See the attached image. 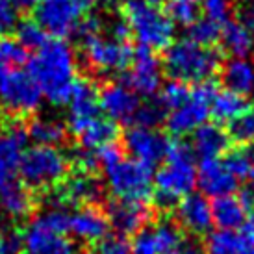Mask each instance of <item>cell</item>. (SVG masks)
I'll return each mask as SVG.
<instances>
[{"label": "cell", "mask_w": 254, "mask_h": 254, "mask_svg": "<svg viewBox=\"0 0 254 254\" xmlns=\"http://www.w3.org/2000/svg\"><path fill=\"white\" fill-rule=\"evenodd\" d=\"M76 69L74 50L64 39H47L28 60L30 76L39 85L43 97L56 106H65L71 99Z\"/></svg>", "instance_id": "obj_1"}, {"label": "cell", "mask_w": 254, "mask_h": 254, "mask_svg": "<svg viewBox=\"0 0 254 254\" xmlns=\"http://www.w3.org/2000/svg\"><path fill=\"white\" fill-rule=\"evenodd\" d=\"M167 163L154 177V200L162 210H171L197 186V169L193 163V150L182 141H171Z\"/></svg>", "instance_id": "obj_2"}, {"label": "cell", "mask_w": 254, "mask_h": 254, "mask_svg": "<svg viewBox=\"0 0 254 254\" xmlns=\"http://www.w3.org/2000/svg\"><path fill=\"white\" fill-rule=\"evenodd\" d=\"M221 65V56L210 47H202L190 37L171 43L165 49L163 69L173 80L180 82H204L210 80Z\"/></svg>", "instance_id": "obj_3"}, {"label": "cell", "mask_w": 254, "mask_h": 254, "mask_svg": "<svg viewBox=\"0 0 254 254\" xmlns=\"http://www.w3.org/2000/svg\"><path fill=\"white\" fill-rule=\"evenodd\" d=\"M123 15L139 47L165 50L175 37V22L167 13L148 0H125Z\"/></svg>", "instance_id": "obj_4"}, {"label": "cell", "mask_w": 254, "mask_h": 254, "mask_svg": "<svg viewBox=\"0 0 254 254\" xmlns=\"http://www.w3.org/2000/svg\"><path fill=\"white\" fill-rule=\"evenodd\" d=\"M71 162L58 147L34 145L24 150L17 171L21 182L32 191H45L56 188L69 175Z\"/></svg>", "instance_id": "obj_5"}, {"label": "cell", "mask_w": 254, "mask_h": 254, "mask_svg": "<svg viewBox=\"0 0 254 254\" xmlns=\"http://www.w3.org/2000/svg\"><path fill=\"white\" fill-rule=\"evenodd\" d=\"M106 186L121 200L148 202L152 195V167L137 160H119L106 167Z\"/></svg>", "instance_id": "obj_6"}, {"label": "cell", "mask_w": 254, "mask_h": 254, "mask_svg": "<svg viewBox=\"0 0 254 254\" xmlns=\"http://www.w3.org/2000/svg\"><path fill=\"white\" fill-rule=\"evenodd\" d=\"M41 102L43 93L30 72L15 69L0 76V106L13 119L34 115Z\"/></svg>", "instance_id": "obj_7"}, {"label": "cell", "mask_w": 254, "mask_h": 254, "mask_svg": "<svg viewBox=\"0 0 254 254\" xmlns=\"http://www.w3.org/2000/svg\"><path fill=\"white\" fill-rule=\"evenodd\" d=\"M215 93V84L210 80L198 82L195 87H191L190 99L178 108L171 110L169 115L165 117V127L169 134L182 137L193 134L198 127H202L210 117V104Z\"/></svg>", "instance_id": "obj_8"}, {"label": "cell", "mask_w": 254, "mask_h": 254, "mask_svg": "<svg viewBox=\"0 0 254 254\" xmlns=\"http://www.w3.org/2000/svg\"><path fill=\"white\" fill-rule=\"evenodd\" d=\"M84 60L87 67L95 72H119L125 71L134 56V50L127 41H119L113 37L99 36L89 37L82 43Z\"/></svg>", "instance_id": "obj_9"}, {"label": "cell", "mask_w": 254, "mask_h": 254, "mask_svg": "<svg viewBox=\"0 0 254 254\" xmlns=\"http://www.w3.org/2000/svg\"><path fill=\"white\" fill-rule=\"evenodd\" d=\"M80 19L82 11L74 0H37L34 6V21L45 30L47 36L56 39L74 34Z\"/></svg>", "instance_id": "obj_10"}, {"label": "cell", "mask_w": 254, "mask_h": 254, "mask_svg": "<svg viewBox=\"0 0 254 254\" xmlns=\"http://www.w3.org/2000/svg\"><path fill=\"white\" fill-rule=\"evenodd\" d=\"M125 84L137 95L152 97L162 85V64L154 56V50L139 47L134 50L130 71L125 74Z\"/></svg>", "instance_id": "obj_11"}, {"label": "cell", "mask_w": 254, "mask_h": 254, "mask_svg": "<svg viewBox=\"0 0 254 254\" xmlns=\"http://www.w3.org/2000/svg\"><path fill=\"white\" fill-rule=\"evenodd\" d=\"M169 145L171 139L160 134L156 128L134 127L125 134V147L123 148L128 150L134 160L152 167L167 156Z\"/></svg>", "instance_id": "obj_12"}, {"label": "cell", "mask_w": 254, "mask_h": 254, "mask_svg": "<svg viewBox=\"0 0 254 254\" xmlns=\"http://www.w3.org/2000/svg\"><path fill=\"white\" fill-rule=\"evenodd\" d=\"M22 254H76V245L36 217L22 234Z\"/></svg>", "instance_id": "obj_13"}, {"label": "cell", "mask_w": 254, "mask_h": 254, "mask_svg": "<svg viewBox=\"0 0 254 254\" xmlns=\"http://www.w3.org/2000/svg\"><path fill=\"white\" fill-rule=\"evenodd\" d=\"M139 104V95L121 82L106 84L99 93V108L113 123H132Z\"/></svg>", "instance_id": "obj_14"}, {"label": "cell", "mask_w": 254, "mask_h": 254, "mask_svg": "<svg viewBox=\"0 0 254 254\" xmlns=\"http://www.w3.org/2000/svg\"><path fill=\"white\" fill-rule=\"evenodd\" d=\"M67 106H69V119H67L69 130L76 135L82 128L99 117V93L93 82L85 78H76Z\"/></svg>", "instance_id": "obj_15"}, {"label": "cell", "mask_w": 254, "mask_h": 254, "mask_svg": "<svg viewBox=\"0 0 254 254\" xmlns=\"http://www.w3.org/2000/svg\"><path fill=\"white\" fill-rule=\"evenodd\" d=\"M106 215L110 226H113L121 236H128L145 228V225L152 219V210L147 206V202L117 198L108 204Z\"/></svg>", "instance_id": "obj_16"}, {"label": "cell", "mask_w": 254, "mask_h": 254, "mask_svg": "<svg viewBox=\"0 0 254 254\" xmlns=\"http://www.w3.org/2000/svg\"><path fill=\"white\" fill-rule=\"evenodd\" d=\"M110 221L95 204H85L69 215V232L84 243H100L108 236Z\"/></svg>", "instance_id": "obj_17"}, {"label": "cell", "mask_w": 254, "mask_h": 254, "mask_svg": "<svg viewBox=\"0 0 254 254\" xmlns=\"http://www.w3.org/2000/svg\"><path fill=\"white\" fill-rule=\"evenodd\" d=\"M197 186L204 195L219 198L232 195L238 188V180L226 169L225 163L219 162L217 158H210L200 162V167L197 171Z\"/></svg>", "instance_id": "obj_18"}, {"label": "cell", "mask_w": 254, "mask_h": 254, "mask_svg": "<svg viewBox=\"0 0 254 254\" xmlns=\"http://www.w3.org/2000/svg\"><path fill=\"white\" fill-rule=\"evenodd\" d=\"M26 139L28 130L21 121L11 119L0 132V178L11 177L17 171Z\"/></svg>", "instance_id": "obj_19"}, {"label": "cell", "mask_w": 254, "mask_h": 254, "mask_svg": "<svg viewBox=\"0 0 254 254\" xmlns=\"http://www.w3.org/2000/svg\"><path fill=\"white\" fill-rule=\"evenodd\" d=\"M177 217L191 234H206L213 225L212 204L204 195L190 193L177 204Z\"/></svg>", "instance_id": "obj_20"}, {"label": "cell", "mask_w": 254, "mask_h": 254, "mask_svg": "<svg viewBox=\"0 0 254 254\" xmlns=\"http://www.w3.org/2000/svg\"><path fill=\"white\" fill-rule=\"evenodd\" d=\"M0 206H2V212L11 219H24L32 215L36 208V200H34L32 190L11 175V177L0 178Z\"/></svg>", "instance_id": "obj_21"}, {"label": "cell", "mask_w": 254, "mask_h": 254, "mask_svg": "<svg viewBox=\"0 0 254 254\" xmlns=\"http://www.w3.org/2000/svg\"><path fill=\"white\" fill-rule=\"evenodd\" d=\"M58 195L67 204H95L104 195V188L89 173H78L74 177L67 178Z\"/></svg>", "instance_id": "obj_22"}, {"label": "cell", "mask_w": 254, "mask_h": 254, "mask_svg": "<svg viewBox=\"0 0 254 254\" xmlns=\"http://www.w3.org/2000/svg\"><path fill=\"white\" fill-rule=\"evenodd\" d=\"M230 145V135L225 132V128L213 123H204L193 132V141H191V150L202 160L210 158H219L225 154Z\"/></svg>", "instance_id": "obj_23"}, {"label": "cell", "mask_w": 254, "mask_h": 254, "mask_svg": "<svg viewBox=\"0 0 254 254\" xmlns=\"http://www.w3.org/2000/svg\"><path fill=\"white\" fill-rule=\"evenodd\" d=\"M221 82L228 91L247 95L254 89V62L247 58H232L221 67Z\"/></svg>", "instance_id": "obj_24"}, {"label": "cell", "mask_w": 254, "mask_h": 254, "mask_svg": "<svg viewBox=\"0 0 254 254\" xmlns=\"http://www.w3.org/2000/svg\"><path fill=\"white\" fill-rule=\"evenodd\" d=\"M221 45L232 58H247L254 50V36L243 21H228L221 28Z\"/></svg>", "instance_id": "obj_25"}, {"label": "cell", "mask_w": 254, "mask_h": 254, "mask_svg": "<svg viewBox=\"0 0 254 254\" xmlns=\"http://www.w3.org/2000/svg\"><path fill=\"white\" fill-rule=\"evenodd\" d=\"M212 215L213 223L219 228H226V230H236L243 226L245 219L249 215L247 206L243 204L241 197L236 195H225V197L215 198L212 204Z\"/></svg>", "instance_id": "obj_26"}, {"label": "cell", "mask_w": 254, "mask_h": 254, "mask_svg": "<svg viewBox=\"0 0 254 254\" xmlns=\"http://www.w3.org/2000/svg\"><path fill=\"white\" fill-rule=\"evenodd\" d=\"M117 135H119V128H117V125H115L113 121L97 117V119H93L87 127L82 128L76 134V137L82 148L97 150V148L102 147V145H106V143L115 141Z\"/></svg>", "instance_id": "obj_27"}, {"label": "cell", "mask_w": 254, "mask_h": 254, "mask_svg": "<svg viewBox=\"0 0 254 254\" xmlns=\"http://www.w3.org/2000/svg\"><path fill=\"white\" fill-rule=\"evenodd\" d=\"M28 137L36 145H49V147H58L65 141L67 137V128L64 123L52 117H36L30 121L26 127Z\"/></svg>", "instance_id": "obj_28"}, {"label": "cell", "mask_w": 254, "mask_h": 254, "mask_svg": "<svg viewBox=\"0 0 254 254\" xmlns=\"http://www.w3.org/2000/svg\"><path fill=\"white\" fill-rule=\"evenodd\" d=\"M249 110V104L243 95H238L234 91H219L213 95L212 104H210V113L221 123H230L241 113Z\"/></svg>", "instance_id": "obj_29"}, {"label": "cell", "mask_w": 254, "mask_h": 254, "mask_svg": "<svg viewBox=\"0 0 254 254\" xmlns=\"http://www.w3.org/2000/svg\"><path fill=\"white\" fill-rule=\"evenodd\" d=\"M226 169L232 173V177L240 182H254V145L243 143L240 147L232 148L226 154Z\"/></svg>", "instance_id": "obj_30"}, {"label": "cell", "mask_w": 254, "mask_h": 254, "mask_svg": "<svg viewBox=\"0 0 254 254\" xmlns=\"http://www.w3.org/2000/svg\"><path fill=\"white\" fill-rule=\"evenodd\" d=\"M247 247V241L236 230L219 228L206 236L204 251L206 254H240Z\"/></svg>", "instance_id": "obj_31"}, {"label": "cell", "mask_w": 254, "mask_h": 254, "mask_svg": "<svg viewBox=\"0 0 254 254\" xmlns=\"http://www.w3.org/2000/svg\"><path fill=\"white\" fill-rule=\"evenodd\" d=\"M28 62V50L22 47L17 37H0V76L19 69Z\"/></svg>", "instance_id": "obj_32"}, {"label": "cell", "mask_w": 254, "mask_h": 254, "mask_svg": "<svg viewBox=\"0 0 254 254\" xmlns=\"http://www.w3.org/2000/svg\"><path fill=\"white\" fill-rule=\"evenodd\" d=\"M152 230H154L156 240H158L160 254H175L186 241L180 226L171 219H162L160 223H156L152 226Z\"/></svg>", "instance_id": "obj_33"}, {"label": "cell", "mask_w": 254, "mask_h": 254, "mask_svg": "<svg viewBox=\"0 0 254 254\" xmlns=\"http://www.w3.org/2000/svg\"><path fill=\"white\" fill-rule=\"evenodd\" d=\"M169 17L173 22L190 26L200 19V0H169Z\"/></svg>", "instance_id": "obj_34"}, {"label": "cell", "mask_w": 254, "mask_h": 254, "mask_svg": "<svg viewBox=\"0 0 254 254\" xmlns=\"http://www.w3.org/2000/svg\"><path fill=\"white\" fill-rule=\"evenodd\" d=\"M219 36H221V24L210 21V19H197V21L190 24V30H188V37L191 41L198 43L202 47H210L215 41H219Z\"/></svg>", "instance_id": "obj_35"}, {"label": "cell", "mask_w": 254, "mask_h": 254, "mask_svg": "<svg viewBox=\"0 0 254 254\" xmlns=\"http://www.w3.org/2000/svg\"><path fill=\"white\" fill-rule=\"evenodd\" d=\"M165 112L167 110L163 108L160 100H150L147 104H139L132 123H135V127L156 128L165 121Z\"/></svg>", "instance_id": "obj_36"}, {"label": "cell", "mask_w": 254, "mask_h": 254, "mask_svg": "<svg viewBox=\"0 0 254 254\" xmlns=\"http://www.w3.org/2000/svg\"><path fill=\"white\" fill-rule=\"evenodd\" d=\"M190 93H191V87H188L186 82L171 80V82H167V84L162 87L158 100L162 102L165 110H169L171 112V110L178 108L180 104H184L186 100L190 99Z\"/></svg>", "instance_id": "obj_37"}, {"label": "cell", "mask_w": 254, "mask_h": 254, "mask_svg": "<svg viewBox=\"0 0 254 254\" xmlns=\"http://www.w3.org/2000/svg\"><path fill=\"white\" fill-rule=\"evenodd\" d=\"M17 39L26 50H37L43 43L47 41V34L45 30L37 24L36 21H22L17 26Z\"/></svg>", "instance_id": "obj_38"}, {"label": "cell", "mask_w": 254, "mask_h": 254, "mask_svg": "<svg viewBox=\"0 0 254 254\" xmlns=\"http://www.w3.org/2000/svg\"><path fill=\"white\" fill-rule=\"evenodd\" d=\"M228 135L236 143H253L254 141V112L241 113L240 117L230 121L228 127Z\"/></svg>", "instance_id": "obj_39"}, {"label": "cell", "mask_w": 254, "mask_h": 254, "mask_svg": "<svg viewBox=\"0 0 254 254\" xmlns=\"http://www.w3.org/2000/svg\"><path fill=\"white\" fill-rule=\"evenodd\" d=\"M204 17L217 24H225L232 15V0H200Z\"/></svg>", "instance_id": "obj_40"}, {"label": "cell", "mask_w": 254, "mask_h": 254, "mask_svg": "<svg viewBox=\"0 0 254 254\" xmlns=\"http://www.w3.org/2000/svg\"><path fill=\"white\" fill-rule=\"evenodd\" d=\"M130 251H132V254H160L158 240H156V234L152 230V226L141 228L139 232L134 234Z\"/></svg>", "instance_id": "obj_41"}, {"label": "cell", "mask_w": 254, "mask_h": 254, "mask_svg": "<svg viewBox=\"0 0 254 254\" xmlns=\"http://www.w3.org/2000/svg\"><path fill=\"white\" fill-rule=\"evenodd\" d=\"M100 30H102V21H100V17H97V15H87V17H84V19H80L76 30H74V36L84 43L85 39H89V37L99 36Z\"/></svg>", "instance_id": "obj_42"}, {"label": "cell", "mask_w": 254, "mask_h": 254, "mask_svg": "<svg viewBox=\"0 0 254 254\" xmlns=\"http://www.w3.org/2000/svg\"><path fill=\"white\" fill-rule=\"evenodd\" d=\"M95 154H97V160H99L100 167L106 169V167H110L113 163H117L119 160H123V147L117 145V141H112L97 148Z\"/></svg>", "instance_id": "obj_43"}, {"label": "cell", "mask_w": 254, "mask_h": 254, "mask_svg": "<svg viewBox=\"0 0 254 254\" xmlns=\"http://www.w3.org/2000/svg\"><path fill=\"white\" fill-rule=\"evenodd\" d=\"M72 162L76 165L78 173H89V175H93L100 167L95 150H89V148H80V150H76Z\"/></svg>", "instance_id": "obj_44"}, {"label": "cell", "mask_w": 254, "mask_h": 254, "mask_svg": "<svg viewBox=\"0 0 254 254\" xmlns=\"http://www.w3.org/2000/svg\"><path fill=\"white\" fill-rule=\"evenodd\" d=\"M17 7L11 6L7 0H0V37H4L7 32L17 26Z\"/></svg>", "instance_id": "obj_45"}, {"label": "cell", "mask_w": 254, "mask_h": 254, "mask_svg": "<svg viewBox=\"0 0 254 254\" xmlns=\"http://www.w3.org/2000/svg\"><path fill=\"white\" fill-rule=\"evenodd\" d=\"M97 254H132V251H130V245L127 243L125 238H121V236L108 238L106 236L99 243Z\"/></svg>", "instance_id": "obj_46"}, {"label": "cell", "mask_w": 254, "mask_h": 254, "mask_svg": "<svg viewBox=\"0 0 254 254\" xmlns=\"http://www.w3.org/2000/svg\"><path fill=\"white\" fill-rule=\"evenodd\" d=\"M22 236L19 232H7L0 236V254H21Z\"/></svg>", "instance_id": "obj_47"}, {"label": "cell", "mask_w": 254, "mask_h": 254, "mask_svg": "<svg viewBox=\"0 0 254 254\" xmlns=\"http://www.w3.org/2000/svg\"><path fill=\"white\" fill-rule=\"evenodd\" d=\"M108 32H110V37L119 39V41H127L128 37L132 36L130 26H128V22L125 19H113L110 22V26H108Z\"/></svg>", "instance_id": "obj_48"}, {"label": "cell", "mask_w": 254, "mask_h": 254, "mask_svg": "<svg viewBox=\"0 0 254 254\" xmlns=\"http://www.w3.org/2000/svg\"><path fill=\"white\" fill-rule=\"evenodd\" d=\"M243 232H241V236H243V240L247 241L249 245H253L254 243V212L251 213V215H247V219H245V223H243Z\"/></svg>", "instance_id": "obj_49"}, {"label": "cell", "mask_w": 254, "mask_h": 254, "mask_svg": "<svg viewBox=\"0 0 254 254\" xmlns=\"http://www.w3.org/2000/svg\"><path fill=\"white\" fill-rule=\"evenodd\" d=\"M7 2L17 9H34V6L37 4V0H7Z\"/></svg>", "instance_id": "obj_50"}, {"label": "cell", "mask_w": 254, "mask_h": 254, "mask_svg": "<svg viewBox=\"0 0 254 254\" xmlns=\"http://www.w3.org/2000/svg\"><path fill=\"white\" fill-rule=\"evenodd\" d=\"M241 21L245 22L249 28H251V32H253V36H254V7H247V9L243 11Z\"/></svg>", "instance_id": "obj_51"}, {"label": "cell", "mask_w": 254, "mask_h": 254, "mask_svg": "<svg viewBox=\"0 0 254 254\" xmlns=\"http://www.w3.org/2000/svg\"><path fill=\"white\" fill-rule=\"evenodd\" d=\"M125 0H97V4L102 6L104 9H115V7L123 6Z\"/></svg>", "instance_id": "obj_52"}, {"label": "cell", "mask_w": 254, "mask_h": 254, "mask_svg": "<svg viewBox=\"0 0 254 254\" xmlns=\"http://www.w3.org/2000/svg\"><path fill=\"white\" fill-rule=\"evenodd\" d=\"M74 4L80 7V11H89L91 7L97 6V0H74Z\"/></svg>", "instance_id": "obj_53"}, {"label": "cell", "mask_w": 254, "mask_h": 254, "mask_svg": "<svg viewBox=\"0 0 254 254\" xmlns=\"http://www.w3.org/2000/svg\"><path fill=\"white\" fill-rule=\"evenodd\" d=\"M240 254H254V243H253V245H249V247L243 249V251H241Z\"/></svg>", "instance_id": "obj_54"}, {"label": "cell", "mask_w": 254, "mask_h": 254, "mask_svg": "<svg viewBox=\"0 0 254 254\" xmlns=\"http://www.w3.org/2000/svg\"><path fill=\"white\" fill-rule=\"evenodd\" d=\"M148 2H152V4H156V6H162V4L169 2V0H148Z\"/></svg>", "instance_id": "obj_55"}, {"label": "cell", "mask_w": 254, "mask_h": 254, "mask_svg": "<svg viewBox=\"0 0 254 254\" xmlns=\"http://www.w3.org/2000/svg\"><path fill=\"white\" fill-rule=\"evenodd\" d=\"M2 215H4V212H2V206H0V223H2Z\"/></svg>", "instance_id": "obj_56"}, {"label": "cell", "mask_w": 254, "mask_h": 254, "mask_svg": "<svg viewBox=\"0 0 254 254\" xmlns=\"http://www.w3.org/2000/svg\"><path fill=\"white\" fill-rule=\"evenodd\" d=\"M253 91H254V89H253Z\"/></svg>", "instance_id": "obj_57"}]
</instances>
